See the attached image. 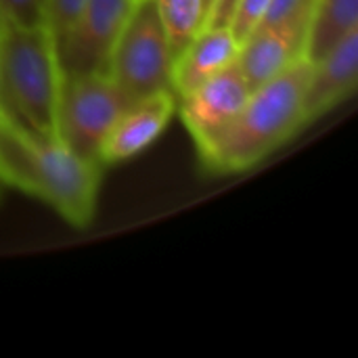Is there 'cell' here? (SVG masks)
Instances as JSON below:
<instances>
[{"label": "cell", "mask_w": 358, "mask_h": 358, "mask_svg": "<svg viewBox=\"0 0 358 358\" xmlns=\"http://www.w3.org/2000/svg\"><path fill=\"white\" fill-rule=\"evenodd\" d=\"M237 52L239 40L233 36L231 27H203L197 38L174 59L172 90L176 99L235 63Z\"/></svg>", "instance_id": "obj_11"}, {"label": "cell", "mask_w": 358, "mask_h": 358, "mask_svg": "<svg viewBox=\"0 0 358 358\" xmlns=\"http://www.w3.org/2000/svg\"><path fill=\"white\" fill-rule=\"evenodd\" d=\"M132 103L107 71L63 73L57 103V134L78 155L101 162L103 141Z\"/></svg>", "instance_id": "obj_4"}, {"label": "cell", "mask_w": 358, "mask_h": 358, "mask_svg": "<svg viewBox=\"0 0 358 358\" xmlns=\"http://www.w3.org/2000/svg\"><path fill=\"white\" fill-rule=\"evenodd\" d=\"M358 82V29L348 31L334 48L313 63L304 111L306 126L355 94Z\"/></svg>", "instance_id": "obj_10"}, {"label": "cell", "mask_w": 358, "mask_h": 358, "mask_svg": "<svg viewBox=\"0 0 358 358\" xmlns=\"http://www.w3.org/2000/svg\"><path fill=\"white\" fill-rule=\"evenodd\" d=\"M176 59L208 25L206 0H153Z\"/></svg>", "instance_id": "obj_13"}, {"label": "cell", "mask_w": 358, "mask_h": 358, "mask_svg": "<svg viewBox=\"0 0 358 358\" xmlns=\"http://www.w3.org/2000/svg\"><path fill=\"white\" fill-rule=\"evenodd\" d=\"M138 0H84L69 27L57 38L63 73L107 71L111 50Z\"/></svg>", "instance_id": "obj_6"}, {"label": "cell", "mask_w": 358, "mask_h": 358, "mask_svg": "<svg viewBox=\"0 0 358 358\" xmlns=\"http://www.w3.org/2000/svg\"><path fill=\"white\" fill-rule=\"evenodd\" d=\"M61 80L57 40L48 23L0 19V111L34 132L59 136Z\"/></svg>", "instance_id": "obj_3"}, {"label": "cell", "mask_w": 358, "mask_h": 358, "mask_svg": "<svg viewBox=\"0 0 358 358\" xmlns=\"http://www.w3.org/2000/svg\"><path fill=\"white\" fill-rule=\"evenodd\" d=\"M174 57L153 0H138L107 63V73L132 99L172 90Z\"/></svg>", "instance_id": "obj_5"}, {"label": "cell", "mask_w": 358, "mask_h": 358, "mask_svg": "<svg viewBox=\"0 0 358 358\" xmlns=\"http://www.w3.org/2000/svg\"><path fill=\"white\" fill-rule=\"evenodd\" d=\"M84 0H46V23L55 34V40L69 27Z\"/></svg>", "instance_id": "obj_17"}, {"label": "cell", "mask_w": 358, "mask_h": 358, "mask_svg": "<svg viewBox=\"0 0 358 358\" xmlns=\"http://www.w3.org/2000/svg\"><path fill=\"white\" fill-rule=\"evenodd\" d=\"M103 164L86 159L59 136L34 132L0 111V187L44 201L67 224L92 222Z\"/></svg>", "instance_id": "obj_1"}, {"label": "cell", "mask_w": 358, "mask_h": 358, "mask_svg": "<svg viewBox=\"0 0 358 358\" xmlns=\"http://www.w3.org/2000/svg\"><path fill=\"white\" fill-rule=\"evenodd\" d=\"M271 0H239L229 23L233 36L241 42L248 34H252L264 19Z\"/></svg>", "instance_id": "obj_14"}, {"label": "cell", "mask_w": 358, "mask_h": 358, "mask_svg": "<svg viewBox=\"0 0 358 358\" xmlns=\"http://www.w3.org/2000/svg\"><path fill=\"white\" fill-rule=\"evenodd\" d=\"M176 105L174 90H162L128 105L103 141L99 153L101 164H120L145 151L166 130L176 113Z\"/></svg>", "instance_id": "obj_9"}, {"label": "cell", "mask_w": 358, "mask_h": 358, "mask_svg": "<svg viewBox=\"0 0 358 358\" xmlns=\"http://www.w3.org/2000/svg\"><path fill=\"white\" fill-rule=\"evenodd\" d=\"M317 0H271L268 10L260 25L287 23L296 19H308L313 15Z\"/></svg>", "instance_id": "obj_16"}, {"label": "cell", "mask_w": 358, "mask_h": 358, "mask_svg": "<svg viewBox=\"0 0 358 358\" xmlns=\"http://www.w3.org/2000/svg\"><path fill=\"white\" fill-rule=\"evenodd\" d=\"M352 29H358V0H317L308 23L304 57L310 63L319 61Z\"/></svg>", "instance_id": "obj_12"}, {"label": "cell", "mask_w": 358, "mask_h": 358, "mask_svg": "<svg viewBox=\"0 0 358 358\" xmlns=\"http://www.w3.org/2000/svg\"><path fill=\"white\" fill-rule=\"evenodd\" d=\"M313 63L302 57L254 88L241 111L214 134L195 143L201 166L214 174L252 170L306 128V86Z\"/></svg>", "instance_id": "obj_2"}, {"label": "cell", "mask_w": 358, "mask_h": 358, "mask_svg": "<svg viewBox=\"0 0 358 358\" xmlns=\"http://www.w3.org/2000/svg\"><path fill=\"white\" fill-rule=\"evenodd\" d=\"M308 23L310 17L275 25H258L239 42L237 65L252 90L304 57Z\"/></svg>", "instance_id": "obj_8"}, {"label": "cell", "mask_w": 358, "mask_h": 358, "mask_svg": "<svg viewBox=\"0 0 358 358\" xmlns=\"http://www.w3.org/2000/svg\"><path fill=\"white\" fill-rule=\"evenodd\" d=\"M237 2L239 0H214L212 8H210V15H208V25L210 27H229Z\"/></svg>", "instance_id": "obj_18"}, {"label": "cell", "mask_w": 358, "mask_h": 358, "mask_svg": "<svg viewBox=\"0 0 358 358\" xmlns=\"http://www.w3.org/2000/svg\"><path fill=\"white\" fill-rule=\"evenodd\" d=\"M0 195H2V187H0Z\"/></svg>", "instance_id": "obj_19"}, {"label": "cell", "mask_w": 358, "mask_h": 358, "mask_svg": "<svg viewBox=\"0 0 358 358\" xmlns=\"http://www.w3.org/2000/svg\"><path fill=\"white\" fill-rule=\"evenodd\" d=\"M252 88L237 61L178 96L176 111L193 143L229 124L250 99Z\"/></svg>", "instance_id": "obj_7"}, {"label": "cell", "mask_w": 358, "mask_h": 358, "mask_svg": "<svg viewBox=\"0 0 358 358\" xmlns=\"http://www.w3.org/2000/svg\"><path fill=\"white\" fill-rule=\"evenodd\" d=\"M0 19L21 25L46 23V0H0Z\"/></svg>", "instance_id": "obj_15"}]
</instances>
